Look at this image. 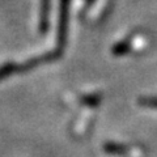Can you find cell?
<instances>
[{
    "label": "cell",
    "mask_w": 157,
    "mask_h": 157,
    "mask_svg": "<svg viewBox=\"0 0 157 157\" xmlns=\"http://www.w3.org/2000/svg\"><path fill=\"white\" fill-rule=\"evenodd\" d=\"M130 45H131L130 41H123V42L118 43L117 46L113 47V54H114V55H122V54H126L127 51H128Z\"/></svg>",
    "instance_id": "277c9868"
},
{
    "label": "cell",
    "mask_w": 157,
    "mask_h": 157,
    "mask_svg": "<svg viewBox=\"0 0 157 157\" xmlns=\"http://www.w3.org/2000/svg\"><path fill=\"white\" fill-rule=\"evenodd\" d=\"M143 102H145V104H149V105H152V104L157 105V98H145Z\"/></svg>",
    "instance_id": "5b68a950"
},
{
    "label": "cell",
    "mask_w": 157,
    "mask_h": 157,
    "mask_svg": "<svg viewBox=\"0 0 157 157\" xmlns=\"http://www.w3.org/2000/svg\"><path fill=\"white\" fill-rule=\"evenodd\" d=\"M68 4H70V0H62L60 3V18H59V33H58L59 50H62L66 43L67 25H68Z\"/></svg>",
    "instance_id": "6da1fadb"
},
{
    "label": "cell",
    "mask_w": 157,
    "mask_h": 157,
    "mask_svg": "<svg viewBox=\"0 0 157 157\" xmlns=\"http://www.w3.org/2000/svg\"><path fill=\"white\" fill-rule=\"evenodd\" d=\"M47 24H48V0H42L41 21H39V29H41L42 33L47 30Z\"/></svg>",
    "instance_id": "7a4b0ae2"
},
{
    "label": "cell",
    "mask_w": 157,
    "mask_h": 157,
    "mask_svg": "<svg viewBox=\"0 0 157 157\" xmlns=\"http://www.w3.org/2000/svg\"><path fill=\"white\" fill-rule=\"evenodd\" d=\"M20 71V67L17 64H13V63H8L4 67L0 68V78H4L6 76H9L12 73Z\"/></svg>",
    "instance_id": "3957f363"
}]
</instances>
